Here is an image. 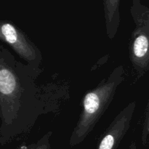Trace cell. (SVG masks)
<instances>
[{
    "label": "cell",
    "mask_w": 149,
    "mask_h": 149,
    "mask_svg": "<svg viewBox=\"0 0 149 149\" xmlns=\"http://www.w3.org/2000/svg\"><path fill=\"white\" fill-rule=\"evenodd\" d=\"M52 134L51 132H47L36 142L29 145H22L17 149H51L50 137Z\"/></svg>",
    "instance_id": "cell-6"
},
{
    "label": "cell",
    "mask_w": 149,
    "mask_h": 149,
    "mask_svg": "<svg viewBox=\"0 0 149 149\" xmlns=\"http://www.w3.org/2000/svg\"><path fill=\"white\" fill-rule=\"evenodd\" d=\"M128 149H137V146H136V143L135 142V141H132L130 143V145L129 148Z\"/></svg>",
    "instance_id": "cell-7"
},
{
    "label": "cell",
    "mask_w": 149,
    "mask_h": 149,
    "mask_svg": "<svg viewBox=\"0 0 149 149\" xmlns=\"http://www.w3.org/2000/svg\"><path fill=\"white\" fill-rule=\"evenodd\" d=\"M0 39L24 60L26 64L36 69H41L42 52L24 32L12 23L4 22L0 26Z\"/></svg>",
    "instance_id": "cell-3"
},
{
    "label": "cell",
    "mask_w": 149,
    "mask_h": 149,
    "mask_svg": "<svg viewBox=\"0 0 149 149\" xmlns=\"http://www.w3.org/2000/svg\"><path fill=\"white\" fill-rule=\"evenodd\" d=\"M41 69L17 61L0 46V143L4 146L23 135L45 111L36 79Z\"/></svg>",
    "instance_id": "cell-1"
},
{
    "label": "cell",
    "mask_w": 149,
    "mask_h": 149,
    "mask_svg": "<svg viewBox=\"0 0 149 149\" xmlns=\"http://www.w3.org/2000/svg\"><path fill=\"white\" fill-rule=\"evenodd\" d=\"M136 108V103L131 102L113 119L99 141L96 149H117L130 129Z\"/></svg>",
    "instance_id": "cell-4"
},
{
    "label": "cell",
    "mask_w": 149,
    "mask_h": 149,
    "mask_svg": "<svg viewBox=\"0 0 149 149\" xmlns=\"http://www.w3.org/2000/svg\"><path fill=\"white\" fill-rule=\"evenodd\" d=\"M125 75L124 65H119L97 87L86 93L83 97L81 114L70 136L71 147L82 143L93 131L110 106L116 90L125 80Z\"/></svg>",
    "instance_id": "cell-2"
},
{
    "label": "cell",
    "mask_w": 149,
    "mask_h": 149,
    "mask_svg": "<svg viewBox=\"0 0 149 149\" xmlns=\"http://www.w3.org/2000/svg\"><path fill=\"white\" fill-rule=\"evenodd\" d=\"M130 59L135 72L145 70L149 61V36L143 28H136L131 34Z\"/></svg>",
    "instance_id": "cell-5"
}]
</instances>
